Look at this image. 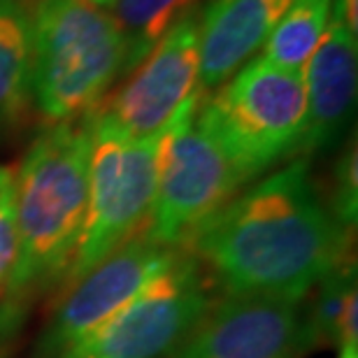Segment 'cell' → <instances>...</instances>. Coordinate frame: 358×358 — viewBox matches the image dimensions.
<instances>
[{"mask_svg":"<svg viewBox=\"0 0 358 358\" xmlns=\"http://www.w3.org/2000/svg\"><path fill=\"white\" fill-rule=\"evenodd\" d=\"M182 249L228 296L303 300L349 259V233L314 186L307 159H296L240 191Z\"/></svg>","mask_w":358,"mask_h":358,"instance_id":"1","label":"cell"},{"mask_svg":"<svg viewBox=\"0 0 358 358\" xmlns=\"http://www.w3.org/2000/svg\"><path fill=\"white\" fill-rule=\"evenodd\" d=\"M89 114L47 124L14 173L19 249L0 298V328L12 331L28 305L68 277L89 212Z\"/></svg>","mask_w":358,"mask_h":358,"instance_id":"2","label":"cell"},{"mask_svg":"<svg viewBox=\"0 0 358 358\" xmlns=\"http://www.w3.org/2000/svg\"><path fill=\"white\" fill-rule=\"evenodd\" d=\"M124 77V42L105 7L35 0L31 98L47 124L77 121Z\"/></svg>","mask_w":358,"mask_h":358,"instance_id":"3","label":"cell"},{"mask_svg":"<svg viewBox=\"0 0 358 358\" xmlns=\"http://www.w3.org/2000/svg\"><path fill=\"white\" fill-rule=\"evenodd\" d=\"M305 110L303 73L259 56L198 105L196 117L249 184L300 152Z\"/></svg>","mask_w":358,"mask_h":358,"instance_id":"4","label":"cell"},{"mask_svg":"<svg viewBox=\"0 0 358 358\" xmlns=\"http://www.w3.org/2000/svg\"><path fill=\"white\" fill-rule=\"evenodd\" d=\"M89 212L66 277L68 284L145 231L159 179L163 131L131 138L96 107L89 114Z\"/></svg>","mask_w":358,"mask_h":358,"instance_id":"5","label":"cell"},{"mask_svg":"<svg viewBox=\"0 0 358 358\" xmlns=\"http://www.w3.org/2000/svg\"><path fill=\"white\" fill-rule=\"evenodd\" d=\"M198 105L200 93L163 128L159 179L145 228L149 240L173 249H182L245 186L224 149L200 126Z\"/></svg>","mask_w":358,"mask_h":358,"instance_id":"6","label":"cell"},{"mask_svg":"<svg viewBox=\"0 0 358 358\" xmlns=\"http://www.w3.org/2000/svg\"><path fill=\"white\" fill-rule=\"evenodd\" d=\"M203 266L179 249L138 296L59 358H168L210 310Z\"/></svg>","mask_w":358,"mask_h":358,"instance_id":"7","label":"cell"},{"mask_svg":"<svg viewBox=\"0 0 358 358\" xmlns=\"http://www.w3.org/2000/svg\"><path fill=\"white\" fill-rule=\"evenodd\" d=\"M179 249L163 247L142 231L100 259L68 291L40 340V358H59L133 300L168 268Z\"/></svg>","mask_w":358,"mask_h":358,"instance_id":"8","label":"cell"},{"mask_svg":"<svg viewBox=\"0 0 358 358\" xmlns=\"http://www.w3.org/2000/svg\"><path fill=\"white\" fill-rule=\"evenodd\" d=\"M198 93L200 10L177 21L100 110L131 138H149L161 133Z\"/></svg>","mask_w":358,"mask_h":358,"instance_id":"9","label":"cell"},{"mask_svg":"<svg viewBox=\"0 0 358 358\" xmlns=\"http://www.w3.org/2000/svg\"><path fill=\"white\" fill-rule=\"evenodd\" d=\"M307 352L303 300L226 296L210 305L173 358H303Z\"/></svg>","mask_w":358,"mask_h":358,"instance_id":"10","label":"cell"},{"mask_svg":"<svg viewBox=\"0 0 358 358\" xmlns=\"http://www.w3.org/2000/svg\"><path fill=\"white\" fill-rule=\"evenodd\" d=\"M305 84V131L300 152L303 159L333 149L345 138L354 119L358 87V42L345 24L340 0L333 3L331 24L317 52L303 68Z\"/></svg>","mask_w":358,"mask_h":358,"instance_id":"11","label":"cell"},{"mask_svg":"<svg viewBox=\"0 0 358 358\" xmlns=\"http://www.w3.org/2000/svg\"><path fill=\"white\" fill-rule=\"evenodd\" d=\"M293 0H210L200 7V93L217 91L254 54Z\"/></svg>","mask_w":358,"mask_h":358,"instance_id":"12","label":"cell"},{"mask_svg":"<svg viewBox=\"0 0 358 358\" xmlns=\"http://www.w3.org/2000/svg\"><path fill=\"white\" fill-rule=\"evenodd\" d=\"M35 0H0V133L17 128L33 105Z\"/></svg>","mask_w":358,"mask_h":358,"instance_id":"13","label":"cell"},{"mask_svg":"<svg viewBox=\"0 0 358 358\" xmlns=\"http://www.w3.org/2000/svg\"><path fill=\"white\" fill-rule=\"evenodd\" d=\"M356 263L349 259L338 263L324 279H319L314 300L305 312L310 349L335 347L340 352H356Z\"/></svg>","mask_w":358,"mask_h":358,"instance_id":"14","label":"cell"},{"mask_svg":"<svg viewBox=\"0 0 358 358\" xmlns=\"http://www.w3.org/2000/svg\"><path fill=\"white\" fill-rule=\"evenodd\" d=\"M200 0H114L110 17L124 42V77L159 45L177 21L200 10Z\"/></svg>","mask_w":358,"mask_h":358,"instance_id":"15","label":"cell"},{"mask_svg":"<svg viewBox=\"0 0 358 358\" xmlns=\"http://www.w3.org/2000/svg\"><path fill=\"white\" fill-rule=\"evenodd\" d=\"M335 0H293L263 45V56L279 68L303 73L305 63L317 52L328 24Z\"/></svg>","mask_w":358,"mask_h":358,"instance_id":"16","label":"cell"},{"mask_svg":"<svg viewBox=\"0 0 358 358\" xmlns=\"http://www.w3.org/2000/svg\"><path fill=\"white\" fill-rule=\"evenodd\" d=\"M19 231H17V198H14V173L0 166V298L7 291L17 266Z\"/></svg>","mask_w":358,"mask_h":358,"instance_id":"17","label":"cell"},{"mask_svg":"<svg viewBox=\"0 0 358 358\" xmlns=\"http://www.w3.org/2000/svg\"><path fill=\"white\" fill-rule=\"evenodd\" d=\"M356 147L352 145L335 163V179H333V196L331 207L335 221L345 228L347 233H354L356 214H358V184H356Z\"/></svg>","mask_w":358,"mask_h":358,"instance_id":"18","label":"cell"},{"mask_svg":"<svg viewBox=\"0 0 358 358\" xmlns=\"http://www.w3.org/2000/svg\"><path fill=\"white\" fill-rule=\"evenodd\" d=\"M340 5H342L345 24L356 33V28H358V0H340Z\"/></svg>","mask_w":358,"mask_h":358,"instance_id":"19","label":"cell"},{"mask_svg":"<svg viewBox=\"0 0 358 358\" xmlns=\"http://www.w3.org/2000/svg\"><path fill=\"white\" fill-rule=\"evenodd\" d=\"M89 3H93V5H98V7H105V10H110V7H112V3H114V0H89Z\"/></svg>","mask_w":358,"mask_h":358,"instance_id":"20","label":"cell"},{"mask_svg":"<svg viewBox=\"0 0 358 358\" xmlns=\"http://www.w3.org/2000/svg\"><path fill=\"white\" fill-rule=\"evenodd\" d=\"M340 358H358V352H340Z\"/></svg>","mask_w":358,"mask_h":358,"instance_id":"21","label":"cell"}]
</instances>
